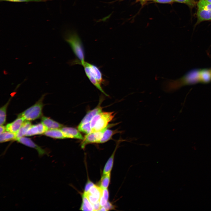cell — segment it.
Wrapping results in <instances>:
<instances>
[{"label": "cell", "mask_w": 211, "mask_h": 211, "mask_svg": "<svg viewBox=\"0 0 211 211\" xmlns=\"http://www.w3.org/2000/svg\"><path fill=\"white\" fill-rule=\"evenodd\" d=\"M200 71L199 69H194L189 71L178 79L166 80L163 84L164 90L166 92H171L184 86L192 85L200 82Z\"/></svg>", "instance_id": "cell-1"}, {"label": "cell", "mask_w": 211, "mask_h": 211, "mask_svg": "<svg viewBox=\"0 0 211 211\" xmlns=\"http://www.w3.org/2000/svg\"><path fill=\"white\" fill-rule=\"evenodd\" d=\"M65 41L70 45L73 52L80 61L81 64L85 62V54L81 40L74 31L68 30L64 36Z\"/></svg>", "instance_id": "cell-2"}, {"label": "cell", "mask_w": 211, "mask_h": 211, "mask_svg": "<svg viewBox=\"0 0 211 211\" xmlns=\"http://www.w3.org/2000/svg\"><path fill=\"white\" fill-rule=\"evenodd\" d=\"M45 96H42L35 103L19 114L18 116L22 117L25 120L29 121L39 118L42 115L44 106L43 101Z\"/></svg>", "instance_id": "cell-3"}, {"label": "cell", "mask_w": 211, "mask_h": 211, "mask_svg": "<svg viewBox=\"0 0 211 211\" xmlns=\"http://www.w3.org/2000/svg\"><path fill=\"white\" fill-rule=\"evenodd\" d=\"M120 123V122H119L109 124L106 127L100 131L92 132L86 134L81 143V148H84L86 145L90 143H98L106 129L116 125Z\"/></svg>", "instance_id": "cell-4"}, {"label": "cell", "mask_w": 211, "mask_h": 211, "mask_svg": "<svg viewBox=\"0 0 211 211\" xmlns=\"http://www.w3.org/2000/svg\"><path fill=\"white\" fill-rule=\"evenodd\" d=\"M81 64L84 68V71L87 76H92L101 85V84L103 83L104 80L102 74L96 66L85 62Z\"/></svg>", "instance_id": "cell-5"}, {"label": "cell", "mask_w": 211, "mask_h": 211, "mask_svg": "<svg viewBox=\"0 0 211 211\" xmlns=\"http://www.w3.org/2000/svg\"><path fill=\"white\" fill-rule=\"evenodd\" d=\"M115 114L114 112H102L101 116L91 129V132L100 131L106 127Z\"/></svg>", "instance_id": "cell-6"}, {"label": "cell", "mask_w": 211, "mask_h": 211, "mask_svg": "<svg viewBox=\"0 0 211 211\" xmlns=\"http://www.w3.org/2000/svg\"><path fill=\"white\" fill-rule=\"evenodd\" d=\"M16 141L22 144L36 149L40 156L47 154V153L45 150L37 145L29 138L22 137L17 139Z\"/></svg>", "instance_id": "cell-7"}, {"label": "cell", "mask_w": 211, "mask_h": 211, "mask_svg": "<svg viewBox=\"0 0 211 211\" xmlns=\"http://www.w3.org/2000/svg\"><path fill=\"white\" fill-rule=\"evenodd\" d=\"M103 98L101 97L98 105L93 109L89 110L79 124H82L90 122L92 118L97 114L102 112L103 107L101 104Z\"/></svg>", "instance_id": "cell-8"}, {"label": "cell", "mask_w": 211, "mask_h": 211, "mask_svg": "<svg viewBox=\"0 0 211 211\" xmlns=\"http://www.w3.org/2000/svg\"><path fill=\"white\" fill-rule=\"evenodd\" d=\"M60 129L66 138H74L82 140L84 139L79 130L75 128L63 127Z\"/></svg>", "instance_id": "cell-9"}, {"label": "cell", "mask_w": 211, "mask_h": 211, "mask_svg": "<svg viewBox=\"0 0 211 211\" xmlns=\"http://www.w3.org/2000/svg\"><path fill=\"white\" fill-rule=\"evenodd\" d=\"M25 119L21 116H18L17 119L11 122L8 124L6 126V131L16 134L21 127Z\"/></svg>", "instance_id": "cell-10"}, {"label": "cell", "mask_w": 211, "mask_h": 211, "mask_svg": "<svg viewBox=\"0 0 211 211\" xmlns=\"http://www.w3.org/2000/svg\"><path fill=\"white\" fill-rule=\"evenodd\" d=\"M48 129L42 123L32 125L25 136H32L44 134Z\"/></svg>", "instance_id": "cell-11"}, {"label": "cell", "mask_w": 211, "mask_h": 211, "mask_svg": "<svg viewBox=\"0 0 211 211\" xmlns=\"http://www.w3.org/2000/svg\"><path fill=\"white\" fill-rule=\"evenodd\" d=\"M41 122L43 124L48 130L61 129L64 125L50 118L45 116H42Z\"/></svg>", "instance_id": "cell-12"}, {"label": "cell", "mask_w": 211, "mask_h": 211, "mask_svg": "<svg viewBox=\"0 0 211 211\" xmlns=\"http://www.w3.org/2000/svg\"><path fill=\"white\" fill-rule=\"evenodd\" d=\"M196 15L197 24L203 21L211 20V11L198 8Z\"/></svg>", "instance_id": "cell-13"}, {"label": "cell", "mask_w": 211, "mask_h": 211, "mask_svg": "<svg viewBox=\"0 0 211 211\" xmlns=\"http://www.w3.org/2000/svg\"><path fill=\"white\" fill-rule=\"evenodd\" d=\"M45 136L54 139L66 138L60 129L48 130L44 134Z\"/></svg>", "instance_id": "cell-14"}, {"label": "cell", "mask_w": 211, "mask_h": 211, "mask_svg": "<svg viewBox=\"0 0 211 211\" xmlns=\"http://www.w3.org/2000/svg\"><path fill=\"white\" fill-rule=\"evenodd\" d=\"M120 141L118 140L114 152L106 163L103 170V174L110 172L113 166L115 154Z\"/></svg>", "instance_id": "cell-15"}, {"label": "cell", "mask_w": 211, "mask_h": 211, "mask_svg": "<svg viewBox=\"0 0 211 211\" xmlns=\"http://www.w3.org/2000/svg\"><path fill=\"white\" fill-rule=\"evenodd\" d=\"M199 75L200 82L207 84L211 81V69H200Z\"/></svg>", "instance_id": "cell-16"}, {"label": "cell", "mask_w": 211, "mask_h": 211, "mask_svg": "<svg viewBox=\"0 0 211 211\" xmlns=\"http://www.w3.org/2000/svg\"><path fill=\"white\" fill-rule=\"evenodd\" d=\"M31 125V123L30 121L25 120L18 132L16 134V140L24 136H25Z\"/></svg>", "instance_id": "cell-17"}, {"label": "cell", "mask_w": 211, "mask_h": 211, "mask_svg": "<svg viewBox=\"0 0 211 211\" xmlns=\"http://www.w3.org/2000/svg\"><path fill=\"white\" fill-rule=\"evenodd\" d=\"M122 131L118 130L116 129L114 130H112L107 129L104 132L103 137L99 141L98 143H104L110 139L114 135L118 133H121Z\"/></svg>", "instance_id": "cell-18"}, {"label": "cell", "mask_w": 211, "mask_h": 211, "mask_svg": "<svg viewBox=\"0 0 211 211\" xmlns=\"http://www.w3.org/2000/svg\"><path fill=\"white\" fill-rule=\"evenodd\" d=\"M82 203L80 210L82 211H94L93 205L89 201L86 194L84 193L82 195Z\"/></svg>", "instance_id": "cell-19"}, {"label": "cell", "mask_w": 211, "mask_h": 211, "mask_svg": "<svg viewBox=\"0 0 211 211\" xmlns=\"http://www.w3.org/2000/svg\"><path fill=\"white\" fill-rule=\"evenodd\" d=\"M16 134L6 131L0 134V142L1 143L16 140Z\"/></svg>", "instance_id": "cell-20"}, {"label": "cell", "mask_w": 211, "mask_h": 211, "mask_svg": "<svg viewBox=\"0 0 211 211\" xmlns=\"http://www.w3.org/2000/svg\"><path fill=\"white\" fill-rule=\"evenodd\" d=\"M11 98L8 102L0 108V125H3L5 122L6 118V113L7 106L10 101Z\"/></svg>", "instance_id": "cell-21"}, {"label": "cell", "mask_w": 211, "mask_h": 211, "mask_svg": "<svg viewBox=\"0 0 211 211\" xmlns=\"http://www.w3.org/2000/svg\"><path fill=\"white\" fill-rule=\"evenodd\" d=\"M110 179V172L103 174L100 182V187L102 189L107 188L109 184Z\"/></svg>", "instance_id": "cell-22"}, {"label": "cell", "mask_w": 211, "mask_h": 211, "mask_svg": "<svg viewBox=\"0 0 211 211\" xmlns=\"http://www.w3.org/2000/svg\"><path fill=\"white\" fill-rule=\"evenodd\" d=\"M78 129L79 131L86 134L91 133V128L90 122L82 124H79L78 126Z\"/></svg>", "instance_id": "cell-23"}, {"label": "cell", "mask_w": 211, "mask_h": 211, "mask_svg": "<svg viewBox=\"0 0 211 211\" xmlns=\"http://www.w3.org/2000/svg\"><path fill=\"white\" fill-rule=\"evenodd\" d=\"M198 8L211 11V4L206 0H199L197 3Z\"/></svg>", "instance_id": "cell-24"}, {"label": "cell", "mask_w": 211, "mask_h": 211, "mask_svg": "<svg viewBox=\"0 0 211 211\" xmlns=\"http://www.w3.org/2000/svg\"><path fill=\"white\" fill-rule=\"evenodd\" d=\"M52 0H0V1H6L13 2H46Z\"/></svg>", "instance_id": "cell-25"}, {"label": "cell", "mask_w": 211, "mask_h": 211, "mask_svg": "<svg viewBox=\"0 0 211 211\" xmlns=\"http://www.w3.org/2000/svg\"><path fill=\"white\" fill-rule=\"evenodd\" d=\"M174 1L183 3L187 5L190 8H193L195 5L194 0H174Z\"/></svg>", "instance_id": "cell-26"}, {"label": "cell", "mask_w": 211, "mask_h": 211, "mask_svg": "<svg viewBox=\"0 0 211 211\" xmlns=\"http://www.w3.org/2000/svg\"><path fill=\"white\" fill-rule=\"evenodd\" d=\"M102 114V112L99 113L95 115L92 118L90 121L91 127V129L94 127L98 120L101 116Z\"/></svg>", "instance_id": "cell-27"}, {"label": "cell", "mask_w": 211, "mask_h": 211, "mask_svg": "<svg viewBox=\"0 0 211 211\" xmlns=\"http://www.w3.org/2000/svg\"><path fill=\"white\" fill-rule=\"evenodd\" d=\"M95 184L91 181H88L85 186L84 193H87L89 191L90 189Z\"/></svg>", "instance_id": "cell-28"}, {"label": "cell", "mask_w": 211, "mask_h": 211, "mask_svg": "<svg viewBox=\"0 0 211 211\" xmlns=\"http://www.w3.org/2000/svg\"><path fill=\"white\" fill-rule=\"evenodd\" d=\"M102 196L107 201L109 198V192L107 188L103 189L102 190Z\"/></svg>", "instance_id": "cell-29"}, {"label": "cell", "mask_w": 211, "mask_h": 211, "mask_svg": "<svg viewBox=\"0 0 211 211\" xmlns=\"http://www.w3.org/2000/svg\"><path fill=\"white\" fill-rule=\"evenodd\" d=\"M105 208L106 210H109L115 209V206H113L108 201L106 204L103 206Z\"/></svg>", "instance_id": "cell-30"}, {"label": "cell", "mask_w": 211, "mask_h": 211, "mask_svg": "<svg viewBox=\"0 0 211 211\" xmlns=\"http://www.w3.org/2000/svg\"><path fill=\"white\" fill-rule=\"evenodd\" d=\"M107 202L108 201L102 195L99 200V203L101 207L104 206L107 203Z\"/></svg>", "instance_id": "cell-31"}, {"label": "cell", "mask_w": 211, "mask_h": 211, "mask_svg": "<svg viewBox=\"0 0 211 211\" xmlns=\"http://www.w3.org/2000/svg\"><path fill=\"white\" fill-rule=\"evenodd\" d=\"M92 205L94 211H99L101 207L99 201Z\"/></svg>", "instance_id": "cell-32"}, {"label": "cell", "mask_w": 211, "mask_h": 211, "mask_svg": "<svg viewBox=\"0 0 211 211\" xmlns=\"http://www.w3.org/2000/svg\"><path fill=\"white\" fill-rule=\"evenodd\" d=\"M158 3H171L174 1V0H153Z\"/></svg>", "instance_id": "cell-33"}, {"label": "cell", "mask_w": 211, "mask_h": 211, "mask_svg": "<svg viewBox=\"0 0 211 211\" xmlns=\"http://www.w3.org/2000/svg\"><path fill=\"white\" fill-rule=\"evenodd\" d=\"M6 131V127L3 125L0 126V134L3 133Z\"/></svg>", "instance_id": "cell-34"}, {"label": "cell", "mask_w": 211, "mask_h": 211, "mask_svg": "<svg viewBox=\"0 0 211 211\" xmlns=\"http://www.w3.org/2000/svg\"><path fill=\"white\" fill-rule=\"evenodd\" d=\"M99 211H106V210L104 206L101 207Z\"/></svg>", "instance_id": "cell-35"}, {"label": "cell", "mask_w": 211, "mask_h": 211, "mask_svg": "<svg viewBox=\"0 0 211 211\" xmlns=\"http://www.w3.org/2000/svg\"><path fill=\"white\" fill-rule=\"evenodd\" d=\"M208 2L211 4V0H206Z\"/></svg>", "instance_id": "cell-36"}, {"label": "cell", "mask_w": 211, "mask_h": 211, "mask_svg": "<svg viewBox=\"0 0 211 211\" xmlns=\"http://www.w3.org/2000/svg\"></svg>", "instance_id": "cell-37"}]
</instances>
